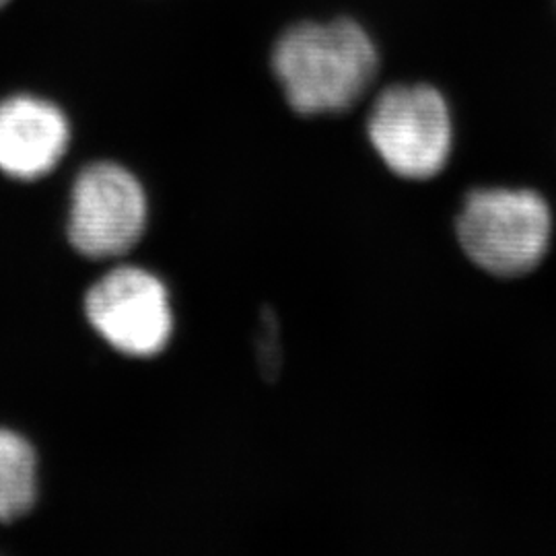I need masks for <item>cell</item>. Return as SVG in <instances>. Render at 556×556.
<instances>
[{
    "label": "cell",
    "mask_w": 556,
    "mask_h": 556,
    "mask_svg": "<svg viewBox=\"0 0 556 556\" xmlns=\"http://www.w3.org/2000/svg\"><path fill=\"white\" fill-rule=\"evenodd\" d=\"M378 48L351 20L299 23L273 50V71L289 105L303 116L351 110L378 75Z\"/></svg>",
    "instance_id": "1"
},
{
    "label": "cell",
    "mask_w": 556,
    "mask_h": 556,
    "mask_svg": "<svg viewBox=\"0 0 556 556\" xmlns=\"http://www.w3.org/2000/svg\"><path fill=\"white\" fill-rule=\"evenodd\" d=\"M457 239L484 273L526 277L546 256L553 233L548 204L528 190H477L457 217Z\"/></svg>",
    "instance_id": "2"
},
{
    "label": "cell",
    "mask_w": 556,
    "mask_h": 556,
    "mask_svg": "<svg viewBox=\"0 0 556 556\" xmlns=\"http://www.w3.org/2000/svg\"><path fill=\"white\" fill-rule=\"evenodd\" d=\"M367 135L381 161L404 179H431L452 153L450 108L429 85H394L379 96Z\"/></svg>",
    "instance_id": "3"
},
{
    "label": "cell",
    "mask_w": 556,
    "mask_h": 556,
    "mask_svg": "<svg viewBox=\"0 0 556 556\" xmlns=\"http://www.w3.org/2000/svg\"><path fill=\"white\" fill-rule=\"evenodd\" d=\"M147 225V199L139 181L114 163H96L73 188L68 236L87 258L126 254Z\"/></svg>",
    "instance_id": "4"
},
{
    "label": "cell",
    "mask_w": 556,
    "mask_h": 556,
    "mask_svg": "<svg viewBox=\"0 0 556 556\" xmlns=\"http://www.w3.org/2000/svg\"><path fill=\"white\" fill-rule=\"evenodd\" d=\"M87 318L114 349L132 357H153L167 346L174 318L160 278L124 266L87 293Z\"/></svg>",
    "instance_id": "5"
},
{
    "label": "cell",
    "mask_w": 556,
    "mask_h": 556,
    "mask_svg": "<svg viewBox=\"0 0 556 556\" xmlns=\"http://www.w3.org/2000/svg\"><path fill=\"white\" fill-rule=\"evenodd\" d=\"M68 147V122L59 108L36 98L0 103V169L36 179L52 172Z\"/></svg>",
    "instance_id": "6"
},
{
    "label": "cell",
    "mask_w": 556,
    "mask_h": 556,
    "mask_svg": "<svg viewBox=\"0 0 556 556\" xmlns=\"http://www.w3.org/2000/svg\"><path fill=\"white\" fill-rule=\"evenodd\" d=\"M36 452L25 439L0 429V519L11 521L27 514L38 493Z\"/></svg>",
    "instance_id": "7"
},
{
    "label": "cell",
    "mask_w": 556,
    "mask_h": 556,
    "mask_svg": "<svg viewBox=\"0 0 556 556\" xmlns=\"http://www.w3.org/2000/svg\"><path fill=\"white\" fill-rule=\"evenodd\" d=\"M258 358L262 363V374L264 378H277L280 363H282V351L278 344L277 319L273 316L270 309L262 314V337H260Z\"/></svg>",
    "instance_id": "8"
},
{
    "label": "cell",
    "mask_w": 556,
    "mask_h": 556,
    "mask_svg": "<svg viewBox=\"0 0 556 556\" xmlns=\"http://www.w3.org/2000/svg\"><path fill=\"white\" fill-rule=\"evenodd\" d=\"M7 2H9V0H0V9H2Z\"/></svg>",
    "instance_id": "9"
}]
</instances>
